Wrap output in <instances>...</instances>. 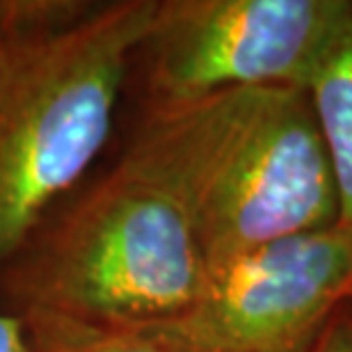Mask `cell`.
<instances>
[{"mask_svg":"<svg viewBox=\"0 0 352 352\" xmlns=\"http://www.w3.org/2000/svg\"><path fill=\"white\" fill-rule=\"evenodd\" d=\"M348 307H350V311H352V295H350V300H348Z\"/></svg>","mask_w":352,"mask_h":352,"instance_id":"cell-11","label":"cell"},{"mask_svg":"<svg viewBox=\"0 0 352 352\" xmlns=\"http://www.w3.org/2000/svg\"><path fill=\"white\" fill-rule=\"evenodd\" d=\"M0 352H32L30 329L16 311H0Z\"/></svg>","mask_w":352,"mask_h":352,"instance_id":"cell-10","label":"cell"},{"mask_svg":"<svg viewBox=\"0 0 352 352\" xmlns=\"http://www.w3.org/2000/svg\"><path fill=\"white\" fill-rule=\"evenodd\" d=\"M82 5L85 3H67V0H0V44L25 28L65 19L78 12Z\"/></svg>","mask_w":352,"mask_h":352,"instance_id":"cell-8","label":"cell"},{"mask_svg":"<svg viewBox=\"0 0 352 352\" xmlns=\"http://www.w3.org/2000/svg\"><path fill=\"white\" fill-rule=\"evenodd\" d=\"M32 352H183L146 329H103L60 320H25Z\"/></svg>","mask_w":352,"mask_h":352,"instance_id":"cell-7","label":"cell"},{"mask_svg":"<svg viewBox=\"0 0 352 352\" xmlns=\"http://www.w3.org/2000/svg\"><path fill=\"white\" fill-rule=\"evenodd\" d=\"M307 352H352V311L343 305Z\"/></svg>","mask_w":352,"mask_h":352,"instance_id":"cell-9","label":"cell"},{"mask_svg":"<svg viewBox=\"0 0 352 352\" xmlns=\"http://www.w3.org/2000/svg\"><path fill=\"white\" fill-rule=\"evenodd\" d=\"M352 0H156L146 55L149 108L236 89L302 87Z\"/></svg>","mask_w":352,"mask_h":352,"instance_id":"cell-4","label":"cell"},{"mask_svg":"<svg viewBox=\"0 0 352 352\" xmlns=\"http://www.w3.org/2000/svg\"><path fill=\"white\" fill-rule=\"evenodd\" d=\"M208 274L190 204L131 142L89 192L32 236L7 267V288L25 320L146 329L188 311Z\"/></svg>","mask_w":352,"mask_h":352,"instance_id":"cell-2","label":"cell"},{"mask_svg":"<svg viewBox=\"0 0 352 352\" xmlns=\"http://www.w3.org/2000/svg\"><path fill=\"white\" fill-rule=\"evenodd\" d=\"M156 0H117L0 44V272L101 153Z\"/></svg>","mask_w":352,"mask_h":352,"instance_id":"cell-3","label":"cell"},{"mask_svg":"<svg viewBox=\"0 0 352 352\" xmlns=\"http://www.w3.org/2000/svg\"><path fill=\"white\" fill-rule=\"evenodd\" d=\"M133 140L190 204L210 270L339 222L334 167L302 87L149 108Z\"/></svg>","mask_w":352,"mask_h":352,"instance_id":"cell-1","label":"cell"},{"mask_svg":"<svg viewBox=\"0 0 352 352\" xmlns=\"http://www.w3.org/2000/svg\"><path fill=\"white\" fill-rule=\"evenodd\" d=\"M352 295V229L261 245L210 270L195 305L146 332L183 352H307Z\"/></svg>","mask_w":352,"mask_h":352,"instance_id":"cell-5","label":"cell"},{"mask_svg":"<svg viewBox=\"0 0 352 352\" xmlns=\"http://www.w3.org/2000/svg\"><path fill=\"white\" fill-rule=\"evenodd\" d=\"M339 190V222L352 229V10L307 85Z\"/></svg>","mask_w":352,"mask_h":352,"instance_id":"cell-6","label":"cell"}]
</instances>
